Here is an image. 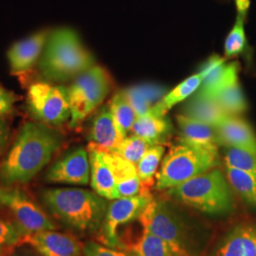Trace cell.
I'll use <instances>...</instances> for the list:
<instances>
[{"label":"cell","mask_w":256,"mask_h":256,"mask_svg":"<svg viewBox=\"0 0 256 256\" xmlns=\"http://www.w3.org/2000/svg\"><path fill=\"white\" fill-rule=\"evenodd\" d=\"M111 88V79L108 72L100 66H94L77 76L68 88L70 119V126L75 128L97 110Z\"/></svg>","instance_id":"7"},{"label":"cell","mask_w":256,"mask_h":256,"mask_svg":"<svg viewBox=\"0 0 256 256\" xmlns=\"http://www.w3.org/2000/svg\"><path fill=\"white\" fill-rule=\"evenodd\" d=\"M173 124L165 116H156L148 113L138 117L131 128L132 135L144 138L151 146L162 144L173 133Z\"/></svg>","instance_id":"19"},{"label":"cell","mask_w":256,"mask_h":256,"mask_svg":"<svg viewBox=\"0 0 256 256\" xmlns=\"http://www.w3.org/2000/svg\"><path fill=\"white\" fill-rule=\"evenodd\" d=\"M138 221L142 229L162 238L186 256H192L194 236L191 227L182 216L168 202L152 200Z\"/></svg>","instance_id":"6"},{"label":"cell","mask_w":256,"mask_h":256,"mask_svg":"<svg viewBox=\"0 0 256 256\" xmlns=\"http://www.w3.org/2000/svg\"><path fill=\"white\" fill-rule=\"evenodd\" d=\"M247 12L238 10L236 23L230 32L225 41L224 54L225 58L229 59L242 54L246 46V34H245V18Z\"/></svg>","instance_id":"29"},{"label":"cell","mask_w":256,"mask_h":256,"mask_svg":"<svg viewBox=\"0 0 256 256\" xmlns=\"http://www.w3.org/2000/svg\"><path fill=\"white\" fill-rule=\"evenodd\" d=\"M16 101V95L10 90H5L0 84V116H4L12 112L14 106Z\"/></svg>","instance_id":"34"},{"label":"cell","mask_w":256,"mask_h":256,"mask_svg":"<svg viewBox=\"0 0 256 256\" xmlns=\"http://www.w3.org/2000/svg\"><path fill=\"white\" fill-rule=\"evenodd\" d=\"M22 240L42 256H80L82 254V248L78 240L54 230L34 232Z\"/></svg>","instance_id":"13"},{"label":"cell","mask_w":256,"mask_h":256,"mask_svg":"<svg viewBox=\"0 0 256 256\" xmlns=\"http://www.w3.org/2000/svg\"><path fill=\"white\" fill-rule=\"evenodd\" d=\"M48 37V32L43 30L12 46L8 59L12 74H23L32 68L44 50Z\"/></svg>","instance_id":"17"},{"label":"cell","mask_w":256,"mask_h":256,"mask_svg":"<svg viewBox=\"0 0 256 256\" xmlns=\"http://www.w3.org/2000/svg\"><path fill=\"white\" fill-rule=\"evenodd\" d=\"M164 153L165 147L162 144L152 146L136 164L142 191H148L149 187L153 185L154 176H156L158 168L164 156Z\"/></svg>","instance_id":"25"},{"label":"cell","mask_w":256,"mask_h":256,"mask_svg":"<svg viewBox=\"0 0 256 256\" xmlns=\"http://www.w3.org/2000/svg\"><path fill=\"white\" fill-rule=\"evenodd\" d=\"M138 117L148 114L168 93V90L156 84H142L124 90Z\"/></svg>","instance_id":"22"},{"label":"cell","mask_w":256,"mask_h":256,"mask_svg":"<svg viewBox=\"0 0 256 256\" xmlns=\"http://www.w3.org/2000/svg\"><path fill=\"white\" fill-rule=\"evenodd\" d=\"M218 162L216 144H200L180 138L162 158L156 176V187L158 190L172 189L216 168Z\"/></svg>","instance_id":"4"},{"label":"cell","mask_w":256,"mask_h":256,"mask_svg":"<svg viewBox=\"0 0 256 256\" xmlns=\"http://www.w3.org/2000/svg\"><path fill=\"white\" fill-rule=\"evenodd\" d=\"M126 138L113 118L110 104L104 106L92 120L90 144L104 151L116 153Z\"/></svg>","instance_id":"14"},{"label":"cell","mask_w":256,"mask_h":256,"mask_svg":"<svg viewBox=\"0 0 256 256\" xmlns=\"http://www.w3.org/2000/svg\"><path fill=\"white\" fill-rule=\"evenodd\" d=\"M108 104L117 126L128 137L138 116L124 92L120 90L116 93Z\"/></svg>","instance_id":"28"},{"label":"cell","mask_w":256,"mask_h":256,"mask_svg":"<svg viewBox=\"0 0 256 256\" xmlns=\"http://www.w3.org/2000/svg\"><path fill=\"white\" fill-rule=\"evenodd\" d=\"M151 146H152L144 138L131 135L124 138L116 154L136 165Z\"/></svg>","instance_id":"31"},{"label":"cell","mask_w":256,"mask_h":256,"mask_svg":"<svg viewBox=\"0 0 256 256\" xmlns=\"http://www.w3.org/2000/svg\"><path fill=\"white\" fill-rule=\"evenodd\" d=\"M92 189L106 200H114L118 183L138 176L136 165L122 156L88 146Z\"/></svg>","instance_id":"8"},{"label":"cell","mask_w":256,"mask_h":256,"mask_svg":"<svg viewBox=\"0 0 256 256\" xmlns=\"http://www.w3.org/2000/svg\"><path fill=\"white\" fill-rule=\"evenodd\" d=\"M170 194L207 214L224 216L234 210L232 187L226 176L218 169H212L169 189Z\"/></svg>","instance_id":"5"},{"label":"cell","mask_w":256,"mask_h":256,"mask_svg":"<svg viewBox=\"0 0 256 256\" xmlns=\"http://www.w3.org/2000/svg\"><path fill=\"white\" fill-rule=\"evenodd\" d=\"M63 138L54 128L42 122H26L0 164V182L6 186L32 180L52 160Z\"/></svg>","instance_id":"1"},{"label":"cell","mask_w":256,"mask_h":256,"mask_svg":"<svg viewBox=\"0 0 256 256\" xmlns=\"http://www.w3.org/2000/svg\"><path fill=\"white\" fill-rule=\"evenodd\" d=\"M207 72L208 68L206 64H204V66L198 74L190 76L178 86H176L174 90L168 92L149 113L156 116H165L167 112L172 108H174L176 104H180V102L185 101L196 92Z\"/></svg>","instance_id":"21"},{"label":"cell","mask_w":256,"mask_h":256,"mask_svg":"<svg viewBox=\"0 0 256 256\" xmlns=\"http://www.w3.org/2000/svg\"><path fill=\"white\" fill-rule=\"evenodd\" d=\"M0 208L8 210L22 236L46 230H55L54 223L27 194L18 188L0 187Z\"/></svg>","instance_id":"10"},{"label":"cell","mask_w":256,"mask_h":256,"mask_svg":"<svg viewBox=\"0 0 256 256\" xmlns=\"http://www.w3.org/2000/svg\"><path fill=\"white\" fill-rule=\"evenodd\" d=\"M96 66L93 55L82 45L79 36L68 28L48 34L39 68L52 82H66Z\"/></svg>","instance_id":"2"},{"label":"cell","mask_w":256,"mask_h":256,"mask_svg":"<svg viewBox=\"0 0 256 256\" xmlns=\"http://www.w3.org/2000/svg\"><path fill=\"white\" fill-rule=\"evenodd\" d=\"M238 10H243L248 12V6H250V0H236Z\"/></svg>","instance_id":"36"},{"label":"cell","mask_w":256,"mask_h":256,"mask_svg":"<svg viewBox=\"0 0 256 256\" xmlns=\"http://www.w3.org/2000/svg\"><path fill=\"white\" fill-rule=\"evenodd\" d=\"M210 256H256V224H239L222 238Z\"/></svg>","instance_id":"16"},{"label":"cell","mask_w":256,"mask_h":256,"mask_svg":"<svg viewBox=\"0 0 256 256\" xmlns=\"http://www.w3.org/2000/svg\"><path fill=\"white\" fill-rule=\"evenodd\" d=\"M205 64L208 68V72L196 92V94L212 98L223 88L232 82H238V63H226L224 58L214 56Z\"/></svg>","instance_id":"18"},{"label":"cell","mask_w":256,"mask_h":256,"mask_svg":"<svg viewBox=\"0 0 256 256\" xmlns=\"http://www.w3.org/2000/svg\"><path fill=\"white\" fill-rule=\"evenodd\" d=\"M225 169L230 187L243 202L256 209V176L232 167L225 166Z\"/></svg>","instance_id":"26"},{"label":"cell","mask_w":256,"mask_h":256,"mask_svg":"<svg viewBox=\"0 0 256 256\" xmlns=\"http://www.w3.org/2000/svg\"><path fill=\"white\" fill-rule=\"evenodd\" d=\"M22 234L14 225L0 218V248L14 246L22 241Z\"/></svg>","instance_id":"32"},{"label":"cell","mask_w":256,"mask_h":256,"mask_svg":"<svg viewBox=\"0 0 256 256\" xmlns=\"http://www.w3.org/2000/svg\"><path fill=\"white\" fill-rule=\"evenodd\" d=\"M180 138L200 144L218 146L216 128L198 120L186 117L182 114L176 116Z\"/></svg>","instance_id":"23"},{"label":"cell","mask_w":256,"mask_h":256,"mask_svg":"<svg viewBox=\"0 0 256 256\" xmlns=\"http://www.w3.org/2000/svg\"><path fill=\"white\" fill-rule=\"evenodd\" d=\"M232 116H240L247 110V101L239 82H232L216 93L212 98Z\"/></svg>","instance_id":"27"},{"label":"cell","mask_w":256,"mask_h":256,"mask_svg":"<svg viewBox=\"0 0 256 256\" xmlns=\"http://www.w3.org/2000/svg\"><path fill=\"white\" fill-rule=\"evenodd\" d=\"M182 114L216 128L230 116L216 100L196 93L192 94L183 106Z\"/></svg>","instance_id":"20"},{"label":"cell","mask_w":256,"mask_h":256,"mask_svg":"<svg viewBox=\"0 0 256 256\" xmlns=\"http://www.w3.org/2000/svg\"><path fill=\"white\" fill-rule=\"evenodd\" d=\"M48 182L86 185L90 180V162L88 151L79 147L64 155L48 171Z\"/></svg>","instance_id":"12"},{"label":"cell","mask_w":256,"mask_h":256,"mask_svg":"<svg viewBox=\"0 0 256 256\" xmlns=\"http://www.w3.org/2000/svg\"><path fill=\"white\" fill-rule=\"evenodd\" d=\"M126 248L133 256H186L162 238L144 230L134 243Z\"/></svg>","instance_id":"24"},{"label":"cell","mask_w":256,"mask_h":256,"mask_svg":"<svg viewBox=\"0 0 256 256\" xmlns=\"http://www.w3.org/2000/svg\"><path fill=\"white\" fill-rule=\"evenodd\" d=\"M84 256H133L129 252H124L114 248L102 246L99 243L90 241L82 248Z\"/></svg>","instance_id":"33"},{"label":"cell","mask_w":256,"mask_h":256,"mask_svg":"<svg viewBox=\"0 0 256 256\" xmlns=\"http://www.w3.org/2000/svg\"><path fill=\"white\" fill-rule=\"evenodd\" d=\"M224 164L227 167L236 168L256 176V156L247 151L226 147Z\"/></svg>","instance_id":"30"},{"label":"cell","mask_w":256,"mask_h":256,"mask_svg":"<svg viewBox=\"0 0 256 256\" xmlns=\"http://www.w3.org/2000/svg\"><path fill=\"white\" fill-rule=\"evenodd\" d=\"M9 138V128L5 120L0 116V154L5 149Z\"/></svg>","instance_id":"35"},{"label":"cell","mask_w":256,"mask_h":256,"mask_svg":"<svg viewBox=\"0 0 256 256\" xmlns=\"http://www.w3.org/2000/svg\"><path fill=\"white\" fill-rule=\"evenodd\" d=\"M28 110L37 122L60 126L70 119L68 88L48 82H36L28 88Z\"/></svg>","instance_id":"9"},{"label":"cell","mask_w":256,"mask_h":256,"mask_svg":"<svg viewBox=\"0 0 256 256\" xmlns=\"http://www.w3.org/2000/svg\"><path fill=\"white\" fill-rule=\"evenodd\" d=\"M218 146L238 148L256 156V135L254 129L239 116L230 115L216 126Z\"/></svg>","instance_id":"15"},{"label":"cell","mask_w":256,"mask_h":256,"mask_svg":"<svg viewBox=\"0 0 256 256\" xmlns=\"http://www.w3.org/2000/svg\"><path fill=\"white\" fill-rule=\"evenodd\" d=\"M42 198L56 218L81 232L102 228L108 207L106 198L97 192L77 188L48 189Z\"/></svg>","instance_id":"3"},{"label":"cell","mask_w":256,"mask_h":256,"mask_svg":"<svg viewBox=\"0 0 256 256\" xmlns=\"http://www.w3.org/2000/svg\"><path fill=\"white\" fill-rule=\"evenodd\" d=\"M153 200L148 191H142L135 196L114 200L108 204L102 226V238L110 248H122L118 236L120 226L138 218L147 204Z\"/></svg>","instance_id":"11"}]
</instances>
